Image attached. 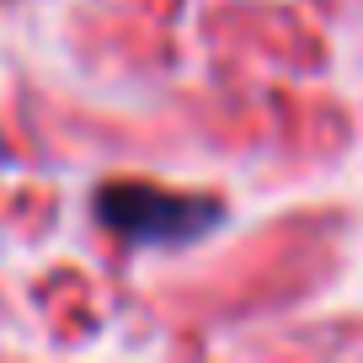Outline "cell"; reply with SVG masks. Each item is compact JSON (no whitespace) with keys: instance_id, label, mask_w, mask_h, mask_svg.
<instances>
[{"instance_id":"1","label":"cell","mask_w":363,"mask_h":363,"mask_svg":"<svg viewBox=\"0 0 363 363\" xmlns=\"http://www.w3.org/2000/svg\"><path fill=\"white\" fill-rule=\"evenodd\" d=\"M96 219L128 246H193L225 225V203L208 193H171L150 182H107L96 187Z\"/></svg>"}]
</instances>
